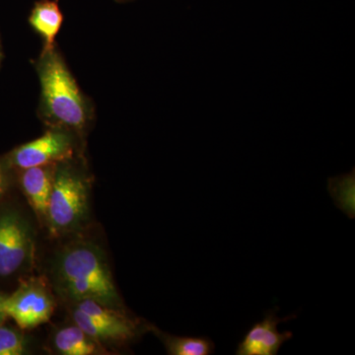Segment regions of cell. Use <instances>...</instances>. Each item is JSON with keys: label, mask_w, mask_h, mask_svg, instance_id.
Listing matches in <instances>:
<instances>
[{"label": "cell", "mask_w": 355, "mask_h": 355, "mask_svg": "<svg viewBox=\"0 0 355 355\" xmlns=\"http://www.w3.org/2000/svg\"><path fill=\"white\" fill-rule=\"evenodd\" d=\"M35 69L41 85L39 114L49 128L83 137L93 118L90 100L83 94L58 46L42 50Z\"/></svg>", "instance_id": "cell-1"}, {"label": "cell", "mask_w": 355, "mask_h": 355, "mask_svg": "<svg viewBox=\"0 0 355 355\" xmlns=\"http://www.w3.org/2000/svg\"><path fill=\"white\" fill-rule=\"evenodd\" d=\"M58 287L73 302L93 300L121 309V300L101 248L79 242L65 248L57 263Z\"/></svg>", "instance_id": "cell-2"}, {"label": "cell", "mask_w": 355, "mask_h": 355, "mask_svg": "<svg viewBox=\"0 0 355 355\" xmlns=\"http://www.w3.org/2000/svg\"><path fill=\"white\" fill-rule=\"evenodd\" d=\"M71 160L55 165L46 214V220L55 233L73 230L87 214V179L70 163Z\"/></svg>", "instance_id": "cell-3"}, {"label": "cell", "mask_w": 355, "mask_h": 355, "mask_svg": "<svg viewBox=\"0 0 355 355\" xmlns=\"http://www.w3.org/2000/svg\"><path fill=\"white\" fill-rule=\"evenodd\" d=\"M76 304L74 324L98 343H125L139 336V322L128 317L121 309L93 300H83Z\"/></svg>", "instance_id": "cell-4"}, {"label": "cell", "mask_w": 355, "mask_h": 355, "mask_svg": "<svg viewBox=\"0 0 355 355\" xmlns=\"http://www.w3.org/2000/svg\"><path fill=\"white\" fill-rule=\"evenodd\" d=\"M55 310L53 294L42 277H32L20 284L4 301L6 316L24 330L46 323Z\"/></svg>", "instance_id": "cell-5"}, {"label": "cell", "mask_w": 355, "mask_h": 355, "mask_svg": "<svg viewBox=\"0 0 355 355\" xmlns=\"http://www.w3.org/2000/svg\"><path fill=\"white\" fill-rule=\"evenodd\" d=\"M76 135L60 128H49L38 139L16 147L8 163L16 169L58 164L73 158Z\"/></svg>", "instance_id": "cell-6"}, {"label": "cell", "mask_w": 355, "mask_h": 355, "mask_svg": "<svg viewBox=\"0 0 355 355\" xmlns=\"http://www.w3.org/2000/svg\"><path fill=\"white\" fill-rule=\"evenodd\" d=\"M34 240L27 222L15 211L0 214V277H9L31 261Z\"/></svg>", "instance_id": "cell-7"}, {"label": "cell", "mask_w": 355, "mask_h": 355, "mask_svg": "<svg viewBox=\"0 0 355 355\" xmlns=\"http://www.w3.org/2000/svg\"><path fill=\"white\" fill-rule=\"evenodd\" d=\"M279 307L268 311L260 322L254 323L238 343L236 355H277L282 345L293 338L291 331H279V324L295 319L296 315L279 318Z\"/></svg>", "instance_id": "cell-8"}, {"label": "cell", "mask_w": 355, "mask_h": 355, "mask_svg": "<svg viewBox=\"0 0 355 355\" xmlns=\"http://www.w3.org/2000/svg\"><path fill=\"white\" fill-rule=\"evenodd\" d=\"M55 165L57 164L28 168L22 170L21 174V187L26 198L40 218L44 220H46Z\"/></svg>", "instance_id": "cell-9"}, {"label": "cell", "mask_w": 355, "mask_h": 355, "mask_svg": "<svg viewBox=\"0 0 355 355\" xmlns=\"http://www.w3.org/2000/svg\"><path fill=\"white\" fill-rule=\"evenodd\" d=\"M64 22V15L55 0H39L29 16L30 26L44 41L43 50L55 46L58 36Z\"/></svg>", "instance_id": "cell-10"}, {"label": "cell", "mask_w": 355, "mask_h": 355, "mask_svg": "<svg viewBox=\"0 0 355 355\" xmlns=\"http://www.w3.org/2000/svg\"><path fill=\"white\" fill-rule=\"evenodd\" d=\"M99 343L81 330L76 324L60 329L53 338L55 349L62 355L100 354L103 349Z\"/></svg>", "instance_id": "cell-11"}, {"label": "cell", "mask_w": 355, "mask_h": 355, "mask_svg": "<svg viewBox=\"0 0 355 355\" xmlns=\"http://www.w3.org/2000/svg\"><path fill=\"white\" fill-rule=\"evenodd\" d=\"M168 354L210 355L216 352V345L207 336H177L157 331Z\"/></svg>", "instance_id": "cell-12"}, {"label": "cell", "mask_w": 355, "mask_h": 355, "mask_svg": "<svg viewBox=\"0 0 355 355\" xmlns=\"http://www.w3.org/2000/svg\"><path fill=\"white\" fill-rule=\"evenodd\" d=\"M328 191L334 203L349 218L355 216L354 171L328 180Z\"/></svg>", "instance_id": "cell-13"}, {"label": "cell", "mask_w": 355, "mask_h": 355, "mask_svg": "<svg viewBox=\"0 0 355 355\" xmlns=\"http://www.w3.org/2000/svg\"><path fill=\"white\" fill-rule=\"evenodd\" d=\"M27 350V342L19 331L0 324V355H22Z\"/></svg>", "instance_id": "cell-14"}, {"label": "cell", "mask_w": 355, "mask_h": 355, "mask_svg": "<svg viewBox=\"0 0 355 355\" xmlns=\"http://www.w3.org/2000/svg\"><path fill=\"white\" fill-rule=\"evenodd\" d=\"M6 296L3 295V294H0V324H2V322L6 319V314L4 312V301H6Z\"/></svg>", "instance_id": "cell-15"}, {"label": "cell", "mask_w": 355, "mask_h": 355, "mask_svg": "<svg viewBox=\"0 0 355 355\" xmlns=\"http://www.w3.org/2000/svg\"><path fill=\"white\" fill-rule=\"evenodd\" d=\"M4 188H6V175H4L2 165L0 164V197L3 193Z\"/></svg>", "instance_id": "cell-16"}, {"label": "cell", "mask_w": 355, "mask_h": 355, "mask_svg": "<svg viewBox=\"0 0 355 355\" xmlns=\"http://www.w3.org/2000/svg\"><path fill=\"white\" fill-rule=\"evenodd\" d=\"M116 1L121 2V3H123V2L132 1V0H116Z\"/></svg>", "instance_id": "cell-17"}, {"label": "cell", "mask_w": 355, "mask_h": 355, "mask_svg": "<svg viewBox=\"0 0 355 355\" xmlns=\"http://www.w3.org/2000/svg\"><path fill=\"white\" fill-rule=\"evenodd\" d=\"M2 60V51H1V46H0V64H1Z\"/></svg>", "instance_id": "cell-18"}]
</instances>
